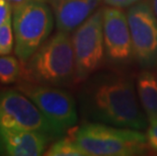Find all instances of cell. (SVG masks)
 Segmentation results:
<instances>
[{"instance_id":"obj_18","label":"cell","mask_w":157,"mask_h":156,"mask_svg":"<svg viewBox=\"0 0 157 156\" xmlns=\"http://www.w3.org/2000/svg\"><path fill=\"white\" fill-rule=\"evenodd\" d=\"M106 5L117 8H125L136 4L140 0H103Z\"/></svg>"},{"instance_id":"obj_6","label":"cell","mask_w":157,"mask_h":156,"mask_svg":"<svg viewBox=\"0 0 157 156\" xmlns=\"http://www.w3.org/2000/svg\"><path fill=\"white\" fill-rule=\"evenodd\" d=\"M74 50L76 78L82 81L101 67L105 56L102 9L92 13L71 36Z\"/></svg>"},{"instance_id":"obj_16","label":"cell","mask_w":157,"mask_h":156,"mask_svg":"<svg viewBox=\"0 0 157 156\" xmlns=\"http://www.w3.org/2000/svg\"><path fill=\"white\" fill-rule=\"evenodd\" d=\"M11 10L12 7L7 0H0V26L11 17Z\"/></svg>"},{"instance_id":"obj_17","label":"cell","mask_w":157,"mask_h":156,"mask_svg":"<svg viewBox=\"0 0 157 156\" xmlns=\"http://www.w3.org/2000/svg\"><path fill=\"white\" fill-rule=\"evenodd\" d=\"M146 135H147V140H148L149 146L153 150L157 151V123L150 124Z\"/></svg>"},{"instance_id":"obj_4","label":"cell","mask_w":157,"mask_h":156,"mask_svg":"<svg viewBox=\"0 0 157 156\" xmlns=\"http://www.w3.org/2000/svg\"><path fill=\"white\" fill-rule=\"evenodd\" d=\"M14 54L25 63L53 31L54 13L45 1L28 2L12 9Z\"/></svg>"},{"instance_id":"obj_15","label":"cell","mask_w":157,"mask_h":156,"mask_svg":"<svg viewBox=\"0 0 157 156\" xmlns=\"http://www.w3.org/2000/svg\"><path fill=\"white\" fill-rule=\"evenodd\" d=\"M14 43L12 18L9 17L0 26V56L10 54L14 47Z\"/></svg>"},{"instance_id":"obj_2","label":"cell","mask_w":157,"mask_h":156,"mask_svg":"<svg viewBox=\"0 0 157 156\" xmlns=\"http://www.w3.org/2000/svg\"><path fill=\"white\" fill-rule=\"evenodd\" d=\"M21 81L67 86L77 81L74 50L69 32L58 31L23 63Z\"/></svg>"},{"instance_id":"obj_1","label":"cell","mask_w":157,"mask_h":156,"mask_svg":"<svg viewBox=\"0 0 157 156\" xmlns=\"http://www.w3.org/2000/svg\"><path fill=\"white\" fill-rule=\"evenodd\" d=\"M80 102L83 114L92 122L139 131L148 128L137 88L126 76L113 73L95 76L83 88Z\"/></svg>"},{"instance_id":"obj_20","label":"cell","mask_w":157,"mask_h":156,"mask_svg":"<svg viewBox=\"0 0 157 156\" xmlns=\"http://www.w3.org/2000/svg\"><path fill=\"white\" fill-rule=\"evenodd\" d=\"M149 4L151 6L153 12H154V14L156 15L157 17V0H149Z\"/></svg>"},{"instance_id":"obj_9","label":"cell","mask_w":157,"mask_h":156,"mask_svg":"<svg viewBox=\"0 0 157 156\" xmlns=\"http://www.w3.org/2000/svg\"><path fill=\"white\" fill-rule=\"evenodd\" d=\"M102 29L106 57L116 64L131 60L134 56L127 13L112 6L103 8Z\"/></svg>"},{"instance_id":"obj_19","label":"cell","mask_w":157,"mask_h":156,"mask_svg":"<svg viewBox=\"0 0 157 156\" xmlns=\"http://www.w3.org/2000/svg\"><path fill=\"white\" fill-rule=\"evenodd\" d=\"M9 4L11 5L12 9L16 7V6H19L21 4H25V3H28V2H33V1H47V0H7Z\"/></svg>"},{"instance_id":"obj_10","label":"cell","mask_w":157,"mask_h":156,"mask_svg":"<svg viewBox=\"0 0 157 156\" xmlns=\"http://www.w3.org/2000/svg\"><path fill=\"white\" fill-rule=\"evenodd\" d=\"M49 142L36 132L0 126V155L39 156L45 154Z\"/></svg>"},{"instance_id":"obj_12","label":"cell","mask_w":157,"mask_h":156,"mask_svg":"<svg viewBox=\"0 0 157 156\" xmlns=\"http://www.w3.org/2000/svg\"><path fill=\"white\" fill-rule=\"evenodd\" d=\"M136 88L149 124L157 123V77L154 73L142 71L137 77Z\"/></svg>"},{"instance_id":"obj_14","label":"cell","mask_w":157,"mask_h":156,"mask_svg":"<svg viewBox=\"0 0 157 156\" xmlns=\"http://www.w3.org/2000/svg\"><path fill=\"white\" fill-rule=\"evenodd\" d=\"M45 155L49 156H85L84 152L79 148L74 139L60 138L48 150Z\"/></svg>"},{"instance_id":"obj_13","label":"cell","mask_w":157,"mask_h":156,"mask_svg":"<svg viewBox=\"0 0 157 156\" xmlns=\"http://www.w3.org/2000/svg\"><path fill=\"white\" fill-rule=\"evenodd\" d=\"M23 63L12 55L0 56V82L10 84L21 80Z\"/></svg>"},{"instance_id":"obj_8","label":"cell","mask_w":157,"mask_h":156,"mask_svg":"<svg viewBox=\"0 0 157 156\" xmlns=\"http://www.w3.org/2000/svg\"><path fill=\"white\" fill-rule=\"evenodd\" d=\"M56 124L68 129L77 122L75 99L60 86L21 81L15 86Z\"/></svg>"},{"instance_id":"obj_5","label":"cell","mask_w":157,"mask_h":156,"mask_svg":"<svg viewBox=\"0 0 157 156\" xmlns=\"http://www.w3.org/2000/svg\"><path fill=\"white\" fill-rule=\"evenodd\" d=\"M0 126L36 132L50 141L64 137L66 129L56 124L35 102L16 88L0 91Z\"/></svg>"},{"instance_id":"obj_11","label":"cell","mask_w":157,"mask_h":156,"mask_svg":"<svg viewBox=\"0 0 157 156\" xmlns=\"http://www.w3.org/2000/svg\"><path fill=\"white\" fill-rule=\"evenodd\" d=\"M101 0H50L58 31L71 34L85 21Z\"/></svg>"},{"instance_id":"obj_21","label":"cell","mask_w":157,"mask_h":156,"mask_svg":"<svg viewBox=\"0 0 157 156\" xmlns=\"http://www.w3.org/2000/svg\"><path fill=\"white\" fill-rule=\"evenodd\" d=\"M156 69H157V67H156Z\"/></svg>"},{"instance_id":"obj_7","label":"cell","mask_w":157,"mask_h":156,"mask_svg":"<svg viewBox=\"0 0 157 156\" xmlns=\"http://www.w3.org/2000/svg\"><path fill=\"white\" fill-rule=\"evenodd\" d=\"M133 56L141 67H157V17L148 1L137 2L128 12Z\"/></svg>"},{"instance_id":"obj_3","label":"cell","mask_w":157,"mask_h":156,"mask_svg":"<svg viewBox=\"0 0 157 156\" xmlns=\"http://www.w3.org/2000/svg\"><path fill=\"white\" fill-rule=\"evenodd\" d=\"M74 140L85 156H132L147 150V135L139 130L115 128L101 123H86L75 133Z\"/></svg>"}]
</instances>
